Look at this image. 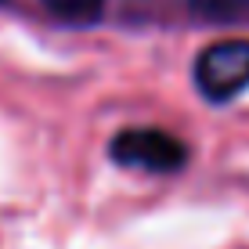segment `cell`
<instances>
[{
	"instance_id": "obj_3",
	"label": "cell",
	"mask_w": 249,
	"mask_h": 249,
	"mask_svg": "<svg viewBox=\"0 0 249 249\" xmlns=\"http://www.w3.org/2000/svg\"><path fill=\"white\" fill-rule=\"evenodd\" d=\"M44 4L51 7V15L65 22H94L105 7V0H44Z\"/></svg>"
},
{
	"instance_id": "obj_2",
	"label": "cell",
	"mask_w": 249,
	"mask_h": 249,
	"mask_svg": "<svg viewBox=\"0 0 249 249\" xmlns=\"http://www.w3.org/2000/svg\"><path fill=\"white\" fill-rule=\"evenodd\" d=\"M195 87L206 101L224 105V101L238 98L242 90H249V40H217L195 58Z\"/></svg>"
},
{
	"instance_id": "obj_1",
	"label": "cell",
	"mask_w": 249,
	"mask_h": 249,
	"mask_svg": "<svg viewBox=\"0 0 249 249\" xmlns=\"http://www.w3.org/2000/svg\"><path fill=\"white\" fill-rule=\"evenodd\" d=\"M108 156L119 166L141 174H181L192 159V148L162 126H123L108 144Z\"/></svg>"
},
{
	"instance_id": "obj_4",
	"label": "cell",
	"mask_w": 249,
	"mask_h": 249,
	"mask_svg": "<svg viewBox=\"0 0 249 249\" xmlns=\"http://www.w3.org/2000/svg\"><path fill=\"white\" fill-rule=\"evenodd\" d=\"M195 15L210 22H228V18H238V15L249 7V0H192Z\"/></svg>"
}]
</instances>
